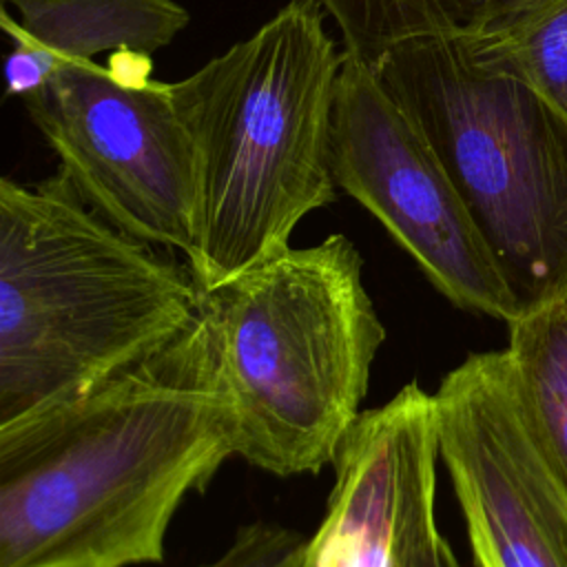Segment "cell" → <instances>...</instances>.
Masks as SVG:
<instances>
[{
	"mask_svg": "<svg viewBox=\"0 0 567 567\" xmlns=\"http://www.w3.org/2000/svg\"><path fill=\"white\" fill-rule=\"evenodd\" d=\"M199 310L188 264L97 213L62 168L0 179V425L89 394Z\"/></svg>",
	"mask_w": 567,
	"mask_h": 567,
	"instance_id": "obj_2",
	"label": "cell"
},
{
	"mask_svg": "<svg viewBox=\"0 0 567 567\" xmlns=\"http://www.w3.org/2000/svg\"><path fill=\"white\" fill-rule=\"evenodd\" d=\"M317 0H290L252 35L171 82L195 153L202 290L290 246L337 199L332 113L343 53Z\"/></svg>",
	"mask_w": 567,
	"mask_h": 567,
	"instance_id": "obj_3",
	"label": "cell"
},
{
	"mask_svg": "<svg viewBox=\"0 0 567 567\" xmlns=\"http://www.w3.org/2000/svg\"><path fill=\"white\" fill-rule=\"evenodd\" d=\"M2 2H7V0H2Z\"/></svg>",
	"mask_w": 567,
	"mask_h": 567,
	"instance_id": "obj_16",
	"label": "cell"
},
{
	"mask_svg": "<svg viewBox=\"0 0 567 567\" xmlns=\"http://www.w3.org/2000/svg\"><path fill=\"white\" fill-rule=\"evenodd\" d=\"M458 40L476 62L527 82L567 113V0H525L485 31Z\"/></svg>",
	"mask_w": 567,
	"mask_h": 567,
	"instance_id": "obj_13",
	"label": "cell"
},
{
	"mask_svg": "<svg viewBox=\"0 0 567 567\" xmlns=\"http://www.w3.org/2000/svg\"><path fill=\"white\" fill-rule=\"evenodd\" d=\"M27 113L80 195L122 230L188 257L195 153L171 82L66 60L24 97Z\"/></svg>",
	"mask_w": 567,
	"mask_h": 567,
	"instance_id": "obj_6",
	"label": "cell"
},
{
	"mask_svg": "<svg viewBox=\"0 0 567 567\" xmlns=\"http://www.w3.org/2000/svg\"><path fill=\"white\" fill-rule=\"evenodd\" d=\"M507 326L505 354L523 423L567 492V295Z\"/></svg>",
	"mask_w": 567,
	"mask_h": 567,
	"instance_id": "obj_11",
	"label": "cell"
},
{
	"mask_svg": "<svg viewBox=\"0 0 567 567\" xmlns=\"http://www.w3.org/2000/svg\"><path fill=\"white\" fill-rule=\"evenodd\" d=\"M337 22L341 53L374 69L412 40H452L485 31L525 0H317Z\"/></svg>",
	"mask_w": 567,
	"mask_h": 567,
	"instance_id": "obj_12",
	"label": "cell"
},
{
	"mask_svg": "<svg viewBox=\"0 0 567 567\" xmlns=\"http://www.w3.org/2000/svg\"><path fill=\"white\" fill-rule=\"evenodd\" d=\"M436 485L423 489L408 509L399 534L394 567H461L436 525Z\"/></svg>",
	"mask_w": 567,
	"mask_h": 567,
	"instance_id": "obj_15",
	"label": "cell"
},
{
	"mask_svg": "<svg viewBox=\"0 0 567 567\" xmlns=\"http://www.w3.org/2000/svg\"><path fill=\"white\" fill-rule=\"evenodd\" d=\"M237 456L288 478L332 465L361 416L385 326L341 233L202 290Z\"/></svg>",
	"mask_w": 567,
	"mask_h": 567,
	"instance_id": "obj_4",
	"label": "cell"
},
{
	"mask_svg": "<svg viewBox=\"0 0 567 567\" xmlns=\"http://www.w3.org/2000/svg\"><path fill=\"white\" fill-rule=\"evenodd\" d=\"M2 31L55 64L97 53L151 55L168 47L190 20L175 0H7Z\"/></svg>",
	"mask_w": 567,
	"mask_h": 567,
	"instance_id": "obj_10",
	"label": "cell"
},
{
	"mask_svg": "<svg viewBox=\"0 0 567 567\" xmlns=\"http://www.w3.org/2000/svg\"><path fill=\"white\" fill-rule=\"evenodd\" d=\"M434 394L416 381L363 410L332 467L334 485L301 567H394L414 498L436 485Z\"/></svg>",
	"mask_w": 567,
	"mask_h": 567,
	"instance_id": "obj_9",
	"label": "cell"
},
{
	"mask_svg": "<svg viewBox=\"0 0 567 567\" xmlns=\"http://www.w3.org/2000/svg\"><path fill=\"white\" fill-rule=\"evenodd\" d=\"M432 394L474 565L567 567V492L523 423L505 350L467 354Z\"/></svg>",
	"mask_w": 567,
	"mask_h": 567,
	"instance_id": "obj_8",
	"label": "cell"
},
{
	"mask_svg": "<svg viewBox=\"0 0 567 567\" xmlns=\"http://www.w3.org/2000/svg\"><path fill=\"white\" fill-rule=\"evenodd\" d=\"M308 538L275 523H250L237 529L230 545L197 567H301Z\"/></svg>",
	"mask_w": 567,
	"mask_h": 567,
	"instance_id": "obj_14",
	"label": "cell"
},
{
	"mask_svg": "<svg viewBox=\"0 0 567 567\" xmlns=\"http://www.w3.org/2000/svg\"><path fill=\"white\" fill-rule=\"evenodd\" d=\"M237 456L202 319L89 394L0 425V567H137Z\"/></svg>",
	"mask_w": 567,
	"mask_h": 567,
	"instance_id": "obj_1",
	"label": "cell"
},
{
	"mask_svg": "<svg viewBox=\"0 0 567 567\" xmlns=\"http://www.w3.org/2000/svg\"><path fill=\"white\" fill-rule=\"evenodd\" d=\"M372 71L439 155L520 315L565 297L567 113L458 38L405 42Z\"/></svg>",
	"mask_w": 567,
	"mask_h": 567,
	"instance_id": "obj_5",
	"label": "cell"
},
{
	"mask_svg": "<svg viewBox=\"0 0 567 567\" xmlns=\"http://www.w3.org/2000/svg\"><path fill=\"white\" fill-rule=\"evenodd\" d=\"M332 168L359 202L456 308L514 321L520 310L467 204L421 131L377 73L343 55Z\"/></svg>",
	"mask_w": 567,
	"mask_h": 567,
	"instance_id": "obj_7",
	"label": "cell"
}]
</instances>
